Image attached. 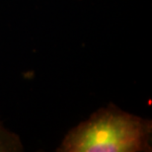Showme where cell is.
Here are the masks:
<instances>
[{
  "label": "cell",
  "mask_w": 152,
  "mask_h": 152,
  "mask_svg": "<svg viewBox=\"0 0 152 152\" xmlns=\"http://www.w3.org/2000/svg\"><path fill=\"white\" fill-rule=\"evenodd\" d=\"M152 121L114 104L98 109L67 132L59 152L151 151Z\"/></svg>",
  "instance_id": "cell-1"
},
{
  "label": "cell",
  "mask_w": 152,
  "mask_h": 152,
  "mask_svg": "<svg viewBox=\"0 0 152 152\" xmlns=\"http://www.w3.org/2000/svg\"><path fill=\"white\" fill-rule=\"evenodd\" d=\"M23 150V144L19 136L5 129L0 121V152H18Z\"/></svg>",
  "instance_id": "cell-2"
}]
</instances>
